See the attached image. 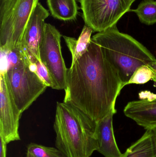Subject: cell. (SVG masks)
I'll return each instance as SVG.
<instances>
[{"mask_svg":"<svg viewBox=\"0 0 156 157\" xmlns=\"http://www.w3.org/2000/svg\"><path fill=\"white\" fill-rule=\"evenodd\" d=\"M124 87L100 47L91 41L86 52L67 69L64 101L97 122L115 109Z\"/></svg>","mask_w":156,"mask_h":157,"instance_id":"cell-1","label":"cell"},{"mask_svg":"<svg viewBox=\"0 0 156 157\" xmlns=\"http://www.w3.org/2000/svg\"><path fill=\"white\" fill-rule=\"evenodd\" d=\"M39 0H0V48L19 47L23 34Z\"/></svg>","mask_w":156,"mask_h":157,"instance_id":"cell-4","label":"cell"},{"mask_svg":"<svg viewBox=\"0 0 156 157\" xmlns=\"http://www.w3.org/2000/svg\"><path fill=\"white\" fill-rule=\"evenodd\" d=\"M97 122L75 106L57 102L55 145L67 157H90L97 151Z\"/></svg>","mask_w":156,"mask_h":157,"instance_id":"cell-2","label":"cell"},{"mask_svg":"<svg viewBox=\"0 0 156 157\" xmlns=\"http://www.w3.org/2000/svg\"><path fill=\"white\" fill-rule=\"evenodd\" d=\"M30 64L23 61L3 73L9 93L21 113L42 94L47 87L31 69Z\"/></svg>","mask_w":156,"mask_h":157,"instance_id":"cell-5","label":"cell"},{"mask_svg":"<svg viewBox=\"0 0 156 157\" xmlns=\"http://www.w3.org/2000/svg\"><path fill=\"white\" fill-rule=\"evenodd\" d=\"M1 145H0V157H6V145L7 144L4 141L2 137L0 136Z\"/></svg>","mask_w":156,"mask_h":157,"instance_id":"cell-19","label":"cell"},{"mask_svg":"<svg viewBox=\"0 0 156 157\" xmlns=\"http://www.w3.org/2000/svg\"><path fill=\"white\" fill-rule=\"evenodd\" d=\"M91 40L100 47L105 59L117 71L124 86L136 69L156 60L143 44L132 36L120 32L116 25L98 32Z\"/></svg>","mask_w":156,"mask_h":157,"instance_id":"cell-3","label":"cell"},{"mask_svg":"<svg viewBox=\"0 0 156 157\" xmlns=\"http://www.w3.org/2000/svg\"><path fill=\"white\" fill-rule=\"evenodd\" d=\"M26 157H67L56 147L31 143L27 145Z\"/></svg>","mask_w":156,"mask_h":157,"instance_id":"cell-16","label":"cell"},{"mask_svg":"<svg viewBox=\"0 0 156 157\" xmlns=\"http://www.w3.org/2000/svg\"><path fill=\"white\" fill-rule=\"evenodd\" d=\"M122 157H156L152 130H147L139 140L127 148Z\"/></svg>","mask_w":156,"mask_h":157,"instance_id":"cell-13","label":"cell"},{"mask_svg":"<svg viewBox=\"0 0 156 157\" xmlns=\"http://www.w3.org/2000/svg\"><path fill=\"white\" fill-rule=\"evenodd\" d=\"M49 15V11L38 2L23 34L18 48L26 60L30 64L41 61L39 48L45 34V20Z\"/></svg>","mask_w":156,"mask_h":157,"instance_id":"cell-8","label":"cell"},{"mask_svg":"<svg viewBox=\"0 0 156 157\" xmlns=\"http://www.w3.org/2000/svg\"><path fill=\"white\" fill-rule=\"evenodd\" d=\"M0 80V136L7 144L20 140L19 120L22 113L9 93L3 73Z\"/></svg>","mask_w":156,"mask_h":157,"instance_id":"cell-9","label":"cell"},{"mask_svg":"<svg viewBox=\"0 0 156 157\" xmlns=\"http://www.w3.org/2000/svg\"><path fill=\"white\" fill-rule=\"evenodd\" d=\"M130 11L136 13L143 24L151 25L156 23V1L143 0L137 8Z\"/></svg>","mask_w":156,"mask_h":157,"instance_id":"cell-15","label":"cell"},{"mask_svg":"<svg viewBox=\"0 0 156 157\" xmlns=\"http://www.w3.org/2000/svg\"><path fill=\"white\" fill-rule=\"evenodd\" d=\"M153 132V136H154V141L155 147V155L156 157V128L152 129Z\"/></svg>","mask_w":156,"mask_h":157,"instance_id":"cell-21","label":"cell"},{"mask_svg":"<svg viewBox=\"0 0 156 157\" xmlns=\"http://www.w3.org/2000/svg\"><path fill=\"white\" fill-rule=\"evenodd\" d=\"M133 1H134V2H135V1H136V0H133Z\"/></svg>","mask_w":156,"mask_h":157,"instance_id":"cell-22","label":"cell"},{"mask_svg":"<svg viewBox=\"0 0 156 157\" xmlns=\"http://www.w3.org/2000/svg\"><path fill=\"white\" fill-rule=\"evenodd\" d=\"M147 65L152 69V71L154 72V77L153 78V80L154 82H156V60L155 61Z\"/></svg>","mask_w":156,"mask_h":157,"instance_id":"cell-20","label":"cell"},{"mask_svg":"<svg viewBox=\"0 0 156 157\" xmlns=\"http://www.w3.org/2000/svg\"><path fill=\"white\" fill-rule=\"evenodd\" d=\"M93 32L92 29L85 25L78 40L75 38L63 36L72 56L71 65H73L87 51L91 41L92 34Z\"/></svg>","mask_w":156,"mask_h":157,"instance_id":"cell-14","label":"cell"},{"mask_svg":"<svg viewBox=\"0 0 156 157\" xmlns=\"http://www.w3.org/2000/svg\"><path fill=\"white\" fill-rule=\"evenodd\" d=\"M36 66V72L40 79L43 81L47 87H52V83L49 73L41 61H38L35 63Z\"/></svg>","mask_w":156,"mask_h":157,"instance_id":"cell-18","label":"cell"},{"mask_svg":"<svg viewBox=\"0 0 156 157\" xmlns=\"http://www.w3.org/2000/svg\"><path fill=\"white\" fill-rule=\"evenodd\" d=\"M124 113L146 130L156 128V97L130 101L125 107Z\"/></svg>","mask_w":156,"mask_h":157,"instance_id":"cell-11","label":"cell"},{"mask_svg":"<svg viewBox=\"0 0 156 157\" xmlns=\"http://www.w3.org/2000/svg\"><path fill=\"white\" fill-rule=\"evenodd\" d=\"M116 113V109L112 110L96 124L97 151L105 157H122L114 133L113 117Z\"/></svg>","mask_w":156,"mask_h":157,"instance_id":"cell-10","label":"cell"},{"mask_svg":"<svg viewBox=\"0 0 156 157\" xmlns=\"http://www.w3.org/2000/svg\"><path fill=\"white\" fill-rule=\"evenodd\" d=\"M85 25L101 32L116 25L131 10L133 0H78Z\"/></svg>","mask_w":156,"mask_h":157,"instance_id":"cell-6","label":"cell"},{"mask_svg":"<svg viewBox=\"0 0 156 157\" xmlns=\"http://www.w3.org/2000/svg\"><path fill=\"white\" fill-rule=\"evenodd\" d=\"M154 74L148 65H144L139 67L134 73L127 85L131 84H143L153 80Z\"/></svg>","mask_w":156,"mask_h":157,"instance_id":"cell-17","label":"cell"},{"mask_svg":"<svg viewBox=\"0 0 156 157\" xmlns=\"http://www.w3.org/2000/svg\"><path fill=\"white\" fill-rule=\"evenodd\" d=\"M47 4L52 17L64 22L76 20L80 9L77 0H47Z\"/></svg>","mask_w":156,"mask_h":157,"instance_id":"cell-12","label":"cell"},{"mask_svg":"<svg viewBox=\"0 0 156 157\" xmlns=\"http://www.w3.org/2000/svg\"><path fill=\"white\" fill-rule=\"evenodd\" d=\"M62 35L56 27L46 23L45 34L39 48L40 60L46 68L52 83V88L65 90L67 68L61 52Z\"/></svg>","mask_w":156,"mask_h":157,"instance_id":"cell-7","label":"cell"}]
</instances>
